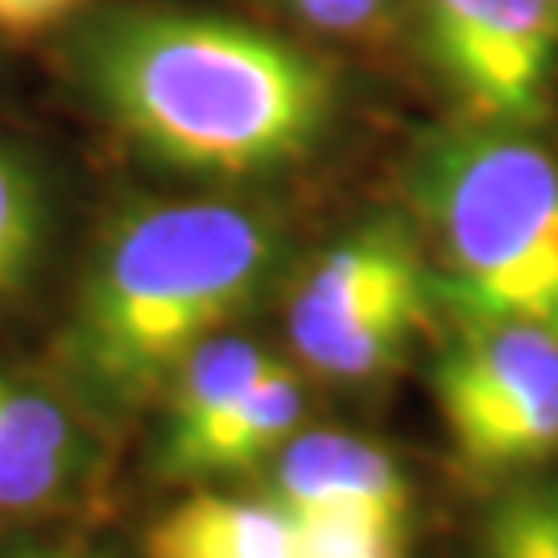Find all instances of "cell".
Listing matches in <instances>:
<instances>
[{
  "instance_id": "6da1fadb",
  "label": "cell",
  "mask_w": 558,
  "mask_h": 558,
  "mask_svg": "<svg viewBox=\"0 0 558 558\" xmlns=\"http://www.w3.org/2000/svg\"><path fill=\"white\" fill-rule=\"evenodd\" d=\"M80 80L137 154L191 179L299 166L336 117V75L302 46L216 13L117 9L80 41Z\"/></svg>"
},
{
  "instance_id": "7a4b0ae2",
  "label": "cell",
  "mask_w": 558,
  "mask_h": 558,
  "mask_svg": "<svg viewBox=\"0 0 558 558\" xmlns=\"http://www.w3.org/2000/svg\"><path fill=\"white\" fill-rule=\"evenodd\" d=\"M278 260L281 228L257 207H129L92 253L62 331V364L104 410L154 405L207 339L253 311Z\"/></svg>"
},
{
  "instance_id": "3957f363",
  "label": "cell",
  "mask_w": 558,
  "mask_h": 558,
  "mask_svg": "<svg viewBox=\"0 0 558 558\" xmlns=\"http://www.w3.org/2000/svg\"><path fill=\"white\" fill-rule=\"evenodd\" d=\"M405 191L439 257L435 294L463 327L558 336V158L546 145L493 124L439 133L414 154Z\"/></svg>"
},
{
  "instance_id": "277c9868",
  "label": "cell",
  "mask_w": 558,
  "mask_h": 558,
  "mask_svg": "<svg viewBox=\"0 0 558 558\" xmlns=\"http://www.w3.org/2000/svg\"><path fill=\"white\" fill-rule=\"evenodd\" d=\"M435 299V274L410 223L377 216L311 260L286 331L311 373L348 385L373 380L405 360Z\"/></svg>"
},
{
  "instance_id": "5b68a950",
  "label": "cell",
  "mask_w": 558,
  "mask_h": 558,
  "mask_svg": "<svg viewBox=\"0 0 558 558\" xmlns=\"http://www.w3.org/2000/svg\"><path fill=\"white\" fill-rule=\"evenodd\" d=\"M459 463L500 476L558 451V336L534 323L463 327L435 364Z\"/></svg>"
},
{
  "instance_id": "8992f818",
  "label": "cell",
  "mask_w": 558,
  "mask_h": 558,
  "mask_svg": "<svg viewBox=\"0 0 558 558\" xmlns=\"http://www.w3.org/2000/svg\"><path fill=\"white\" fill-rule=\"evenodd\" d=\"M422 41L472 124L546 117L558 59L555 0H418Z\"/></svg>"
},
{
  "instance_id": "52a82bcc",
  "label": "cell",
  "mask_w": 558,
  "mask_h": 558,
  "mask_svg": "<svg viewBox=\"0 0 558 558\" xmlns=\"http://www.w3.org/2000/svg\"><path fill=\"white\" fill-rule=\"evenodd\" d=\"M92 472V439L41 385L0 373V513H41Z\"/></svg>"
},
{
  "instance_id": "ba28073f",
  "label": "cell",
  "mask_w": 558,
  "mask_h": 558,
  "mask_svg": "<svg viewBox=\"0 0 558 558\" xmlns=\"http://www.w3.org/2000/svg\"><path fill=\"white\" fill-rule=\"evenodd\" d=\"M278 497L290 513H377L410 521V484L373 442L315 430L278 451Z\"/></svg>"
},
{
  "instance_id": "9c48e42d",
  "label": "cell",
  "mask_w": 558,
  "mask_h": 558,
  "mask_svg": "<svg viewBox=\"0 0 558 558\" xmlns=\"http://www.w3.org/2000/svg\"><path fill=\"white\" fill-rule=\"evenodd\" d=\"M274 356L253 339L216 336L182 364L174 385L166 389V426H161L158 468L166 480H195L199 456L236 401L257 385Z\"/></svg>"
},
{
  "instance_id": "30bf717a",
  "label": "cell",
  "mask_w": 558,
  "mask_h": 558,
  "mask_svg": "<svg viewBox=\"0 0 558 558\" xmlns=\"http://www.w3.org/2000/svg\"><path fill=\"white\" fill-rule=\"evenodd\" d=\"M145 558H299V538L281 500L195 493L149 525Z\"/></svg>"
},
{
  "instance_id": "8fae6325",
  "label": "cell",
  "mask_w": 558,
  "mask_h": 558,
  "mask_svg": "<svg viewBox=\"0 0 558 558\" xmlns=\"http://www.w3.org/2000/svg\"><path fill=\"white\" fill-rule=\"evenodd\" d=\"M306 414V389L290 364L274 360L257 385L236 401V410L223 418V426L211 435L207 451L199 456L195 480H220L248 472L265 459H274L286 442L299 435Z\"/></svg>"
},
{
  "instance_id": "7c38bea8",
  "label": "cell",
  "mask_w": 558,
  "mask_h": 558,
  "mask_svg": "<svg viewBox=\"0 0 558 558\" xmlns=\"http://www.w3.org/2000/svg\"><path fill=\"white\" fill-rule=\"evenodd\" d=\"M46 195L38 174L0 145V302L29 286L46 248Z\"/></svg>"
},
{
  "instance_id": "4fadbf2b",
  "label": "cell",
  "mask_w": 558,
  "mask_h": 558,
  "mask_svg": "<svg viewBox=\"0 0 558 558\" xmlns=\"http://www.w3.org/2000/svg\"><path fill=\"white\" fill-rule=\"evenodd\" d=\"M480 558H558V480L505 493L480 521Z\"/></svg>"
},
{
  "instance_id": "5bb4252c",
  "label": "cell",
  "mask_w": 558,
  "mask_h": 558,
  "mask_svg": "<svg viewBox=\"0 0 558 558\" xmlns=\"http://www.w3.org/2000/svg\"><path fill=\"white\" fill-rule=\"evenodd\" d=\"M299 558H405L410 521L377 513H290Z\"/></svg>"
},
{
  "instance_id": "9a60e30c",
  "label": "cell",
  "mask_w": 558,
  "mask_h": 558,
  "mask_svg": "<svg viewBox=\"0 0 558 558\" xmlns=\"http://www.w3.org/2000/svg\"><path fill=\"white\" fill-rule=\"evenodd\" d=\"M299 21H306L319 34H336V38H364L377 34L389 0H281Z\"/></svg>"
},
{
  "instance_id": "2e32d148",
  "label": "cell",
  "mask_w": 558,
  "mask_h": 558,
  "mask_svg": "<svg viewBox=\"0 0 558 558\" xmlns=\"http://www.w3.org/2000/svg\"><path fill=\"white\" fill-rule=\"evenodd\" d=\"M87 0H0V38H34L80 13Z\"/></svg>"
},
{
  "instance_id": "e0dca14e",
  "label": "cell",
  "mask_w": 558,
  "mask_h": 558,
  "mask_svg": "<svg viewBox=\"0 0 558 558\" xmlns=\"http://www.w3.org/2000/svg\"><path fill=\"white\" fill-rule=\"evenodd\" d=\"M9 558H104L92 555V550H80V546H41V550H21V555Z\"/></svg>"
},
{
  "instance_id": "ac0fdd59",
  "label": "cell",
  "mask_w": 558,
  "mask_h": 558,
  "mask_svg": "<svg viewBox=\"0 0 558 558\" xmlns=\"http://www.w3.org/2000/svg\"><path fill=\"white\" fill-rule=\"evenodd\" d=\"M555 4H558V0H555Z\"/></svg>"
}]
</instances>
